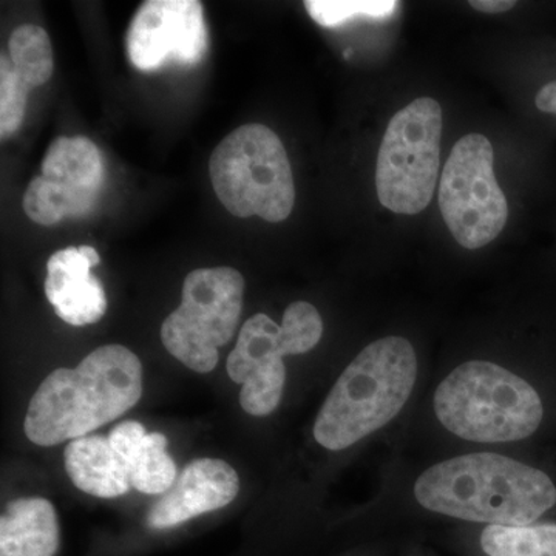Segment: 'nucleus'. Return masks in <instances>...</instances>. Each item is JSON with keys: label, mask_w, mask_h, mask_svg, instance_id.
Segmentation results:
<instances>
[{"label": "nucleus", "mask_w": 556, "mask_h": 556, "mask_svg": "<svg viewBox=\"0 0 556 556\" xmlns=\"http://www.w3.org/2000/svg\"><path fill=\"white\" fill-rule=\"evenodd\" d=\"M113 447L129 466L131 489L144 495H161L174 485L177 466L167 453V438L148 433L137 420H124L109 433Z\"/></svg>", "instance_id": "obj_14"}, {"label": "nucleus", "mask_w": 556, "mask_h": 556, "mask_svg": "<svg viewBox=\"0 0 556 556\" xmlns=\"http://www.w3.org/2000/svg\"><path fill=\"white\" fill-rule=\"evenodd\" d=\"M294 356L283 329L266 314H255L241 327L228 357V375L241 386V408L251 416H268L283 396L287 368L283 357Z\"/></svg>", "instance_id": "obj_10"}, {"label": "nucleus", "mask_w": 556, "mask_h": 556, "mask_svg": "<svg viewBox=\"0 0 556 556\" xmlns=\"http://www.w3.org/2000/svg\"><path fill=\"white\" fill-rule=\"evenodd\" d=\"M31 87L21 78L10 58H0V137H11L20 130L27 110Z\"/></svg>", "instance_id": "obj_20"}, {"label": "nucleus", "mask_w": 556, "mask_h": 556, "mask_svg": "<svg viewBox=\"0 0 556 556\" xmlns=\"http://www.w3.org/2000/svg\"><path fill=\"white\" fill-rule=\"evenodd\" d=\"M397 2L372 0V2H345V0H306L305 9L314 22L321 27H339L346 22L364 20L382 21L391 17L397 10Z\"/></svg>", "instance_id": "obj_19"}, {"label": "nucleus", "mask_w": 556, "mask_h": 556, "mask_svg": "<svg viewBox=\"0 0 556 556\" xmlns=\"http://www.w3.org/2000/svg\"><path fill=\"white\" fill-rule=\"evenodd\" d=\"M535 104L541 112L556 115V80H552L538 91Z\"/></svg>", "instance_id": "obj_22"}, {"label": "nucleus", "mask_w": 556, "mask_h": 556, "mask_svg": "<svg viewBox=\"0 0 556 556\" xmlns=\"http://www.w3.org/2000/svg\"><path fill=\"white\" fill-rule=\"evenodd\" d=\"M416 378V351L407 339L376 340L332 387L314 424V438L331 452L351 447L399 415Z\"/></svg>", "instance_id": "obj_3"}, {"label": "nucleus", "mask_w": 556, "mask_h": 556, "mask_svg": "<svg viewBox=\"0 0 556 556\" xmlns=\"http://www.w3.org/2000/svg\"><path fill=\"white\" fill-rule=\"evenodd\" d=\"M240 492V478L225 460H192L175 479L174 485L150 508V529H172L229 506Z\"/></svg>", "instance_id": "obj_11"}, {"label": "nucleus", "mask_w": 556, "mask_h": 556, "mask_svg": "<svg viewBox=\"0 0 556 556\" xmlns=\"http://www.w3.org/2000/svg\"><path fill=\"white\" fill-rule=\"evenodd\" d=\"M493 148L481 134L459 139L442 170L439 207L457 243L481 249L503 232L508 204L493 170Z\"/></svg>", "instance_id": "obj_8"}, {"label": "nucleus", "mask_w": 556, "mask_h": 556, "mask_svg": "<svg viewBox=\"0 0 556 556\" xmlns=\"http://www.w3.org/2000/svg\"><path fill=\"white\" fill-rule=\"evenodd\" d=\"M42 178L49 181L65 217H84L93 208L104 185V160L89 138L61 137L47 150Z\"/></svg>", "instance_id": "obj_13"}, {"label": "nucleus", "mask_w": 556, "mask_h": 556, "mask_svg": "<svg viewBox=\"0 0 556 556\" xmlns=\"http://www.w3.org/2000/svg\"><path fill=\"white\" fill-rule=\"evenodd\" d=\"M481 546L490 556H556V525L489 526Z\"/></svg>", "instance_id": "obj_17"}, {"label": "nucleus", "mask_w": 556, "mask_h": 556, "mask_svg": "<svg viewBox=\"0 0 556 556\" xmlns=\"http://www.w3.org/2000/svg\"><path fill=\"white\" fill-rule=\"evenodd\" d=\"M64 459L68 478L87 495L118 497L134 490L129 466L109 437H83L70 441Z\"/></svg>", "instance_id": "obj_15"}, {"label": "nucleus", "mask_w": 556, "mask_h": 556, "mask_svg": "<svg viewBox=\"0 0 556 556\" xmlns=\"http://www.w3.org/2000/svg\"><path fill=\"white\" fill-rule=\"evenodd\" d=\"M100 262L97 249L83 244L54 252L47 263V299L58 317L72 327L97 324L108 311L104 287L91 274Z\"/></svg>", "instance_id": "obj_12"}, {"label": "nucleus", "mask_w": 556, "mask_h": 556, "mask_svg": "<svg viewBox=\"0 0 556 556\" xmlns=\"http://www.w3.org/2000/svg\"><path fill=\"white\" fill-rule=\"evenodd\" d=\"M244 278L239 270L200 268L182 283L181 305L164 318L161 340L192 371L211 372L218 350L228 345L243 313Z\"/></svg>", "instance_id": "obj_7"}, {"label": "nucleus", "mask_w": 556, "mask_h": 556, "mask_svg": "<svg viewBox=\"0 0 556 556\" xmlns=\"http://www.w3.org/2000/svg\"><path fill=\"white\" fill-rule=\"evenodd\" d=\"M295 354H305L317 346L324 334V320L308 302H294L288 306L280 325Z\"/></svg>", "instance_id": "obj_21"}, {"label": "nucleus", "mask_w": 556, "mask_h": 556, "mask_svg": "<svg viewBox=\"0 0 556 556\" xmlns=\"http://www.w3.org/2000/svg\"><path fill=\"white\" fill-rule=\"evenodd\" d=\"M434 412L448 431L475 442L522 441L535 433L544 416L535 388L484 361L459 365L442 380Z\"/></svg>", "instance_id": "obj_4"}, {"label": "nucleus", "mask_w": 556, "mask_h": 556, "mask_svg": "<svg viewBox=\"0 0 556 556\" xmlns=\"http://www.w3.org/2000/svg\"><path fill=\"white\" fill-rule=\"evenodd\" d=\"M515 5H517V2H514V0H473V2H470V7H473L475 10L486 14L506 13Z\"/></svg>", "instance_id": "obj_23"}, {"label": "nucleus", "mask_w": 556, "mask_h": 556, "mask_svg": "<svg viewBox=\"0 0 556 556\" xmlns=\"http://www.w3.org/2000/svg\"><path fill=\"white\" fill-rule=\"evenodd\" d=\"M9 58L21 78L35 89L53 75V47L47 31L38 25H21L9 42Z\"/></svg>", "instance_id": "obj_18"}, {"label": "nucleus", "mask_w": 556, "mask_h": 556, "mask_svg": "<svg viewBox=\"0 0 556 556\" xmlns=\"http://www.w3.org/2000/svg\"><path fill=\"white\" fill-rule=\"evenodd\" d=\"M207 46L199 0H149L139 7L127 33V54L139 72L200 64Z\"/></svg>", "instance_id": "obj_9"}, {"label": "nucleus", "mask_w": 556, "mask_h": 556, "mask_svg": "<svg viewBox=\"0 0 556 556\" xmlns=\"http://www.w3.org/2000/svg\"><path fill=\"white\" fill-rule=\"evenodd\" d=\"M212 186L233 217L285 222L295 203L287 149L276 131L247 124L230 131L208 161Z\"/></svg>", "instance_id": "obj_5"}, {"label": "nucleus", "mask_w": 556, "mask_h": 556, "mask_svg": "<svg viewBox=\"0 0 556 556\" xmlns=\"http://www.w3.org/2000/svg\"><path fill=\"white\" fill-rule=\"evenodd\" d=\"M442 108L417 98L388 124L376 166L380 204L394 214H420L431 203L441 160Z\"/></svg>", "instance_id": "obj_6"}, {"label": "nucleus", "mask_w": 556, "mask_h": 556, "mask_svg": "<svg viewBox=\"0 0 556 556\" xmlns=\"http://www.w3.org/2000/svg\"><path fill=\"white\" fill-rule=\"evenodd\" d=\"M142 365L123 345L91 351L76 368H58L42 380L28 405L24 430L33 444L53 447L87 437L138 404Z\"/></svg>", "instance_id": "obj_1"}, {"label": "nucleus", "mask_w": 556, "mask_h": 556, "mask_svg": "<svg viewBox=\"0 0 556 556\" xmlns=\"http://www.w3.org/2000/svg\"><path fill=\"white\" fill-rule=\"evenodd\" d=\"M60 525L53 504L43 497L11 501L0 517V556H54Z\"/></svg>", "instance_id": "obj_16"}, {"label": "nucleus", "mask_w": 556, "mask_h": 556, "mask_svg": "<svg viewBox=\"0 0 556 556\" xmlns=\"http://www.w3.org/2000/svg\"><path fill=\"white\" fill-rule=\"evenodd\" d=\"M420 506L490 526H530L556 504L544 471L495 453L453 457L428 468L415 484Z\"/></svg>", "instance_id": "obj_2"}]
</instances>
